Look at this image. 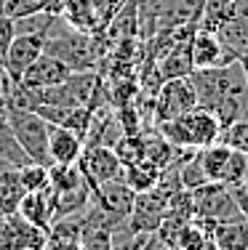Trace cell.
Instances as JSON below:
<instances>
[{"mask_svg": "<svg viewBox=\"0 0 248 250\" xmlns=\"http://www.w3.org/2000/svg\"><path fill=\"white\" fill-rule=\"evenodd\" d=\"M112 149H115L117 160H120L123 168H126V165H131V163H136V160L144 157V136L131 133V136H126V139L117 141Z\"/></svg>", "mask_w": 248, "mask_h": 250, "instance_id": "25", "label": "cell"}, {"mask_svg": "<svg viewBox=\"0 0 248 250\" xmlns=\"http://www.w3.org/2000/svg\"><path fill=\"white\" fill-rule=\"evenodd\" d=\"M190 200H192L195 218H203V221H208V224L246 218V213L240 210L235 194L229 192L222 181H205V184H200V187L190 189Z\"/></svg>", "mask_w": 248, "mask_h": 250, "instance_id": "4", "label": "cell"}, {"mask_svg": "<svg viewBox=\"0 0 248 250\" xmlns=\"http://www.w3.org/2000/svg\"><path fill=\"white\" fill-rule=\"evenodd\" d=\"M45 38H48V32H43V29H16V38L11 40L3 59V69L8 80H19L27 72L29 64L45 51Z\"/></svg>", "mask_w": 248, "mask_h": 250, "instance_id": "6", "label": "cell"}, {"mask_svg": "<svg viewBox=\"0 0 248 250\" xmlns=\"http://www.w3.org/2000/svg\"><path fill=\"white\" fill-rule=\"evenodd\" d=\"M192 38V35H190ZM190 38L176 35V40L171 43V48L165 51V56H160V80H171V77H187L192 72V53H190Z\"/></svg>", "mask_w": 248, "mask_h": 250, "instance_id": "14", "label": "cell"}, {"mask_svg": "<svg viewBox=\"0 0 248 250\" xmlns=\"http://www.w3.org/2000/svg\"><path fill=\"white\" fill-rule=\"evenodd\" d=\"M222 125L214 112L203 106H192L190 112L171 117L160 123V136L176 146V149H203V146L219 141Z\"/></svg>", "mask_w": 248, "mask_h": 250, "instance_id": "1", "label": "cell"}, {"mask_svg": "<svg viewBox=\"0 0 248 250\" xmlns=\"http://www.w3.org/2000/svg\"><path fill=\"white\" fill-rule=\"evenodd\" d=\"M190 53H192V67L195 69H214V67H224V64L238 62V56L216 38V32L203 29V27L192 29Z\"/></svg>", "mask_w": 248, "mask_h": 250, "instance_id": "10", "label": "cell"}, {"mask_svg": "<svg viewBox=\"0 0 248 250\" xmlns=\"http://www.w3.org/2000/svg\"><path fill=\"white\" fill-rule=\"evenodd\" d=\"M43 11V0H5L3 14H8L11 19H27Z\"/></svg>", "mask_w": 248, "mask_h": 250, "instance_id": "26", "label": "cell"}, {"mask_svg": "<svg viewBox=\"0 0 248 250\" xmlns=\"http://www.w3.org/2000/svg\"><path fill=\"white\" fill-rule=\"evenodd\" d=\"M0 160L11 163L14 168L29 163V157L24 154V149L19 146L14 130H11V123H8V106H5V99L0 96Z\"/></svg>", "mask_w": 248, "mask_h": 250, "instance_id": "18", "label": "cell"}, {"mask_svg": "<svg viewBox=\"0 0 248 250\" xmlns=\"http://www.w3.org/2000/svg\"><path fill=\"white\" fill-rule=\"evenodd\" d=\"M216 250H248V218L214 224Z\"/></svg>", "mask_w": 248, "mask_h": 250, "instance_id": "17", "label": "cell"}, {"mask_svg": "<svg viewBox=\"0 0 248 250\" xmlns=\"http://www.w3.org/2000/svg\"><path fill=\"white\" fill-rule=\"evenodd\" d=\"M246 178H248V154L232 149L227 160V168H224L222 184L227 189H240V187H246Z\"/></svg>", "mask_w": 248, "mask_h": 250, "instance_id": "23", "label": "cell"}, {"mask_svg": "<svg viewBox=\"0 0 248 250\" xmlns=\"http://www.w3.org/2000/svg\"><path fill=\"white\" fill-rule=\"evenodd\" d=\"M72 69L67 64H62L59 59H54L51 53H40L32 64L27 67V72L19 77L24 85H32V88H48V85H59L62 80H67Z\"/></svg>", "mask_w": 248, "mask_h": 250, "instance_id": "12", "label": "cell"}, {"mask_svg": "<svg viewBox=\"0 0 248 250\" xmlns=\"http://www.w3.org/2000/svg\"><path fill=\"white\" fill-rule=\"evenodd\" d=\"M198 27L216 32V38L240 56L248 51V0H229L214 19L198 21Z\"/></svg>", "mask_w": 248, "mask_h": 250, "instance_id": "5", "label": "cell"}, {"mask_svg": "<svg viewBox=\"0 0 248 250\" xmlns=\"http://www.w3.org/2000/svg\"><path fill=\"white\" fill-rule=\"evenodd\" d=\"M78 168L88 187H99V184L123 178V163L117 160L115 149L110 144H88L83 146V154L78 160Z\"/></svg>", "mask_w": 248, "mask_h": 250, "instance_id": "7", "label": "cell"}, {"mask_svg": "<svg viewBox=\"0 0 248 250\" xmlns=\"http://www.w3.org/2000/svg\"><path fill=\"white\" fill-rule=\"evenodd\" d=\"M5 106H8L11 130H14L19 146L29 157V163L51 165V160H48V130H51V123H45L35 109L11 106V104H5Z\"/></svg>", "mask_w": 248, "mask_h": 250, "instance_id": "3", "label": "cell"}, {"mask_svg": "<svg viewBox=\"0 0 248 250\" xmlns=\"http://www.w3.org/2000/svg\"><path fill=\"white\" fill-rule=\"evenodd\" d=\"M83 136L62 125H51L48 130V160L51 165H75L83 154Z\"/></svg>", "mask_w": 248, "mask_h": 250, "instance_id": "11", "label": "cell"}, {"mask_svg": "<svg viewBox=\"0 0 248 250\" xmlns=\"http://www.w3.org/2000/svg\"><path fill=\"white\" fill-rule=\"evenodd\" d=\"M5 91H8V75H5L3 64H0V96L5 99Z\"/></svg>", "mask_w": 248, "mask_h": 250, "instance_id": "29", "label": "cell"}, {"mask_svg": "<svg viewBox=\"0 0 248 250\" xmlns=\"http://www.w3.org/2000/svg\"><path fill=\"white\" fill-rule=\"evenodd\" d=\"M16 213L24 216L38 229L48 231L51 224H54V192H51V187L43 189V192H24Z\"/></svg>", "mask_w": 248, "mask_h": 250, "instance_id": "13", "label": "cell"}, {"mask_svg": "<svg viewBox=\"0 0 248 250\" xmlns=\"http://www.w3.org/2000/svg\"><path fill=\"white\" fill-rule=\"evenodd\" d=\"M54 27H51L48 38H45V53H51V56L59 59L62 64H67L72 72L96 67V59H99L96 35L80 32V29H72L67 24H64L62 32H54Z\"/></svg>", "mask_w": 248, "mask_h": 250, "instance_id": "2", "label": "cell"}, {"mask_svg": "<svg viewBox=\"0 0 248 250\" xmlns=\"http://www.w3.org/2000/svg\"><path fill=\"white\" fill-rule=\"evenodd\" d=\"M62 21L67 27L80 29V32H88V35H104L102 29H99L93 0H67L64 14H62Z\"/></svg>", "mask_w": 248, "mask_h": 250, "instance_id": "16", "label": "cell"}, {"mask_svg": "<svg viewBox=\"0 0 248 250\" xmlns=\"http://www.w3.org/2000/svg\"><path fill=\"white\" fill-rule=\"evenodd\" d=\"M160 173L163 170L158 168L155 163H150L147 157H141V160H136V163H131V165L123 168V181L139 194V192H150V189L160 181Z\"/></svg>", "mask_w": 248, "mask_h": 250, "instance_id": "19", "label": "cell"}, {"mask_svg": "<svg viewBox=\"0 0 248 250\" xmlns=\"http://www.w3.org/2000/svg\"><path fill=\"white\" fill-rule=\"evenodd\" d=\"M14 38H16V19H11L8 14L0 11V64H3L5 51H8V45Z\"/></svg>", "mask_w": 248, "mask_h": 250, "instance_id": "28", "label": "cell"}, {"mask_svg": "<svg viewBox=\"0 0 248 250\" xmlns=\"http://www.w3.org/2000/svg\"><path fill=\"white\" fill-rule=\"evenodd\" d=\"M174 152L176 146L171 141H165L160 133L158 136H144V157L150 163H155L160 170H165L171 163H174Z\"/></svg>", "mask_w": 248, "mask_h": 250, "instance_id": "22", "label": "cell"}, {"mask_svg": "<svg viewBox=\"0 0 248 250\" xmlns=\"http://www.w3.org/2000/svg\"><path fill=\"white\" fill-rule=\"evenodd\" d=\"M128 0H93V8H96V19H99V29H107V24L115 19V14L126 5Z\"/></svg>", "mask_w": 248, "mask_h": 250, "instance_id": "27", "label": "cell"}, {"mask_svg": "<svg viewBox=\"0 0 248 250\" xmlns=\"http://www.w3.org/2000/svg\"><path fill=\"white\" fill-rule=\"evenodd\" d=\"M219 141H222V144H227L229 149L248 154V117H240V120L229 123L227 128H222Z\"/></svg>", "mask_w": 248, "mask_h": 250, "instance_id": "24", "label": "cell"}, {"mask_svg": "<svg viewBox=\"0 0 248 250\" xmlns=\"http://www.w3.org/2000/svg\"><path fill=\"white\" fill-rule=\"evenodd\" d=\"M16 173H19V181L24 187V192H43V189L51 187L48 165H43V163H24L16 168Z\"/></svg>", "mask_w": 248, "mask_h": 250, "instance_id": "21", "label": "cell"}, {"mask_svg": "<svg viewBox=\"0 0 248 250\" xmlns=\"http://www.w3.org/2000/svg\"><path fill=\"white\" fill-rule=\"evenodd\" d=\"M229 152L232 149L227 144H222V141H214V144L203 146V149H195V163H198L200 173L205 176V181H222Z\"/></svg>", "mask_w": 248, "mask_h": 250, "instance_id": "15", "label": "cell"}, {"mask_svg": "<svg viewBox=\"0 0 248 250\" xmlns=\"http://www.w3.org/2000/svg\"><path fill=\"white\" fill-rule=\"evenodd\" d=\"M134 202H136V192L123 178L99 184V187L91 189V205H96L102 213H107L115 224L128 221V216L134 210Z\"/></svg>", "mask_w": 248, "mask_h": 250, "instance_id": "9", "label": "cell"}, {"mask_svg": "<svg viewBox=\"0 0 248 250\" xmlns=\"http://www.w3.org/2000/svg\"><path fill=\"white\" fill-rule=\"evenodd\" d=\"M192 106H198V99H195V88L190 75L187 77H171V80H163L160 91H158L155 99V120L158 125L171 120V117L181 115V112H190Z\"/></svg>", "mask_w": 248, "mask_h": 250, "instance_id": "8", "label": "cell"}, {"mask_svg": "<svg viewBox=\"0 0 248 250\" xmlns=\"http://www.w3.org/2000/svg\"><path fill=\"white\" fill-rule=\"evenodd\" d=\"M24 197V187L19 181L16 168H5L0 170V216L19 210V202Z\"/></svg>", "mask_w": 248, "mask_h": 250, "instance_id": "20", "label": "cell"}, {"mask_svg": "<svg viewBox=\"0 0 248 250\" xmlns=\"http://www.w3.org/2000/svg\"><path fill=\"white\" fill-rule=\"evenodd\" d=\"M238 62H240V67H243V72H246V77H248V51H246V53H240Z\"/></svg>", "mask_w": 248, "mask_h": 250, "instance_id": "30", "label": "cell"}]
</instances>
